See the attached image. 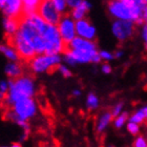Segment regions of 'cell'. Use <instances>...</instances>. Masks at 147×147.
Listing matches in <instances>:
<instances>
[{"label":"cell","instance_id":"obj_1","mask_svg":"<svg viewBox=\"0 0 147 147\" xmlns=\"http://www.w3.org/2000/svg\"><path fill=\"white\" fill-rule=\"evenodd\" d=\"M147 1L143 0H115L109 1L107 11L116 20L131 21L136 24L143 25V13Z\"/></svg>","mask_w":147,"mask_h":147},{"label":"cell","instance_id":"obj_2","mask_svg":"<svg viewBox=\"0 0 147 147\" xmlns=\"http://www.w3.org/2000/svg\"><path fill=\"white\" fill-rule=\"evenodd\" d=\"M9 90L3 98V104L11 108L16 102L23 98H33L36 92L35 82L32 77L22 76L16 80L9 79Z\"/></svg>","mask_w":147,"mask_h":147},{"label":"cell","instance_id":"obj_3","mask_svg":"<svg viewBox=\"0 0 147 147\" xmlns=\"http://www.w3.org/2000/svg\"><path fill=\"white\" fill-rule=\"evenodd\" d=\"M37 113V104L33 98H23L17 101L11 108H7L5 118L14 123L24 121L34 118Z\"/></svg>","mask_w":147,"mask_h":147},{"label":"cell","instance_id":"obj_4","mask_svg":"<svg viewBox=\"0 0 147 147\" xmlns=\"http://www.w3.org/2000/svg\"><path fill=\"white\" fill-rule=\"evenodd\" d=\"M43 39L45 43V55H60L66 51V44L64 43L61 35L59 33L58 26L49 25L43 34Z\"/></svg>","mask_w":147,"mask_h":147},{"label":"cell","instance_id":"obj_5","mask_svg":"<svg viewBox=\"0 0 147 147\" xmlns=\"http://www.w3.org/2000/svg\"><path fill=\"white\" fill-rule=\"evenodd\" d=\"M60 55H38L31 62L30 67L35 74H42L49 71H54L61 64Z\"/></svg>","mask_w":147,"mask_h":147},{"label":"cell","instance_id":"obj_6","mask_svg":"<svg viewBox=\"0 0 147 147\" xmlns=\"http://www.w3.org/2000/svg\"><path fill=\"white\" fill-rule=\"evenodd\" d=\"M9 45H12L17 51L20 58L28 62H31L33 59L37 56L35 49L33 46L23 38L19 32H17L14 36L9 37Z\"/></svg>","mask_w":147,"mask_h":147},{"label":"cell","instance_id":"obj_7","mask_svg":"<svg viewBox=\"0 0 147 147\" xmlns=\"http://www.w3.org/2000/svg\"><path fill=\"white\" fill-rule=\"evenodd\" d=\"M38 14L44 21L49 25H56L58 26L59 22L61 20L62 15L59 14L54 5V0H44L40 1L39 7H38Z\"/></svg>","mask_w":147,"mask_h":147},{"label":"cell","instance_id":"obj_8","mask_svg":"<svg viewBox=\"0 0 147 147\" xmlns=\"http://www.w3.org/2000/svg\"><path fill=\"white\" fill-rule=\"evenodd\" d=\"M58 30L66 46L77 37L76 21L68 14L62 16L61 20L58 24Z\"/></svg>","mask_w":147,"mask_h":147},{"label":"cell","instance_id":"obj_9","mask_svg":"<svg viewBox=\"0 0 147 147\" xmlns=\"http://www.w3.org/2000/svg\"><path fill=\"white\" fill-rule=\"evenodd\" d=\"M135 24L131 21L115 20L111 24V33L119 41L128 40L135 33Z\"/></svg>","mask_w":147,"mask_h":147},{"label":"cell","instance_id":"obj_10","mask_svg":"<svg viewBox=\"0 0 147 147\" xmlns=\"http://www.w3.org/2000/svg\"><path fill=\"white\" fill-rule=\"evenodd\" d=\"M0 7L5 18L19 19L22 16L23 1L21 0H1Z\"/></svg>","mask_w":147,"mask_h":147},{"label":"cell","instance_id":"obj_11","mask_svg":"<svg viewBox=\"0 0 147 147\" xmlns=\"http://www.w3.org/2000/svg\"><path fill=\"white\" fill-rule=\"evenodd\" d=\"M76 32L77 37L83 38L86 40L94 41L97 35V30L87 19H83L80 21H76Z\"/></svg>","mask_w":147,"mask_h":147},{"label":"cell","instance_id":"obj_12","mask_svg":"<svg viewBox=\"0 0 147 147\" xmlns=\"http://www.w3.org/2000/svg\"><path fill=\"white\" fill-rule=\"evenodd\" d=\"M66 49H74V51H81V52H97L98 47H97V43L90 40H86L80 37H76L75 39L71 41Z\"/></svg>","mask_w":147,"mask_h":147},{"label":"cell","instance_id":"obj_13","mask_svg":"<svg viewBox=\"0 0 147 147\" xmlns=\"http://www.w3.org/2000/svg\"><path fill=\"white\" fill-rule=\"evenodd\" d=\"M4 73L9 79L16 80L22 77V67L19 62H7L4 66Z\"/></svg>","mask_w":147,"mask_h":147},{"label":"cell","instance_id":"obj_14","mask_svg":"<svg viewBox=\"0 0 147 147\" xmlns=\"http://www.w3.org/2000/svg\"><path fill=\"white\" fill-rule=\"evenodd\" d=\"M92 9V3L88 2V1H83L79 7H77L75 9H71V17L75 20V21H80V20H83L85 19V16L87 14L89 9Z\"/></svg>","mask_w":147,"mask_h":147},{"label":"cell","instance_id":"obj_15","mask_svg":"<svg viewBox=\"0 0 147 147\" xmlns=\"http://www.w3.org/2000/svg\"><path fill=\"white\" fill-rule=\"evenodd\" d=\"M2 25L4 32L7 37H12L18 32L19 30V19L15 18H3Z\"/></svg>","mask_w":147,"mask_h":147},{"label":"cell","instance_id":"obj_16","mask_svg":"<svg viewBox=\"0 0 147 147\" xmlns=\"http://www.w3.org/2000/svg\"><path fill=\"white\" fill-rule=\"evenodd\" d=\"M0 51L9 62H18L21 59L17 51L9 44H2L0 46Z\"/></svg>","mask_w":147,"mask_h":147},{"label":"cell","instance_id":"obj_17","mask_svg":"<svg viewBox=\"0 0 147 147\" xmlns=\"http://www.w3.org/2000/svg\"><path fill=\"white\" fill-rule=\"evenodd\" d=\"M113 113H111V111H105V113H103L100 116V118L98 119V123H97V127H96V129H97V132L98 134H101V132H103L106 129V127H107L108 125H109V123L113 121Z\"/></svg>","mask_w":147,"mask_h":147},{"label":"cell","instance_id":"obj_18","mask_svg":"<svg viewBox=\"0 0 147 147\" xmlns=\"http://www.w3.org/2000/svg\"><path fill=\"white\" fill-rule=\"evenodd\" d=\"M39 4H40V1H38V0H24V1H23L22 15L28 16V15L34 14V13H37L38 12Z\"/></svg>","mask_w":147,"mask_h":147},{"label":"cell","instance_id":"obj_19","mask_svg":"<svg viewBox=\"0 0 147 147\" xmlns=\"http://www.w3.org/2000/svg\"><path fill=\"white\" fill-rule=\"evenodd\" d=\"M147 119V115L145 113L144 107H141L140 109H138L135 113H132L130 118H129V122L137 123V124H141L144 122V120Z\"/></svg>","mask_w":147,"mask_h":147},{"label":"cell","instance_id":"obj_20","mask_svg":"<svg viewBox=\"0 0 147 147\" xmlns=\"http://www.w3.org/2000/svg\"><path fill=\"white\" fill-rule=\"evenodd\" d=\"M99 106V98L95 92H89L86 99V107L89 110H95Z\"/></svg>","mask_w":147,"mask_h":147},{"label":"cell","instance_id":"obj_21","mask_svg":"<svg viewBox=\"0 0 147 147\" xmlns=\"http://www.w3.org/2000/svg\"><path fill=\"white\" fill-rule=\"evenodd\" d=\"M128 118H129L128 113H127V111H123L120 116L115 118V120H113V126H115L116 128H121V127L124 126V124H125L126 121L128 120Z\"/></svg>","mask_w":147,"mask_h":147},{"label":"cell","instance_id":"obj_22","mask_svg":"<svg viewBox=\"0 0 147 147\" xmlns=\"http://www.w3.org/2000/svg\"><path fill=\"white\" fill-rule=\"evenodd\" d=\"M54 5H55L56 9L58 11L59 14H61L62 16L66 15V9H67V1L65 0H54Z\"/></svg>","mask_w":147,"mask_h":147},{"label":"cell","instance_id":"obj_23","mask_svg":"<svg viewBox=\"0 0 147 147\" xmlns=\"http://www.w3.org/2000/svg\"><path fill=\"white\" fill-rule=\"evenodd\" d=\"M126 128H127V131L132 136H137L140 132V125L137 124V123L128 122L127 125H126Z\"/></svg>","mask_w":147,"mask_h":147},{"label":"cell","instance_id":"obj_24","mask_svg":"<svg viewBox=\"0 0 147 147\" xmlns=\"http://www.w3.org/2000/svg\"><path fill=\"white\" fill-rule=\"evenodd\" d=\"M9 90V81H1L0 82V96H1V99H3L7 95V92Z\"/></svg>","mask_w":147,"mask_h":147},{"label":"cell","instance_id":"obj_25","mask_svg":"<svg viewBox=\"0 0 147 147\" xmlns=\"http://www.w3.org/2000/svg\"><path fill=\"white\" fill-rule=\"evenodd\" d=\"M58 71H60V74H61L64 78H69V77L73 76V73L71 71V69H69V68H68L67 66H66V65H64V64L59 65Z\"/></svg>","mask_w":147,"mask_h":147},{"label":"cell","instance_id":"obj_26","mask_svg":"<svg viewBox=\"0 0 147 147\" xmlns=\"http://www.w3.org/2000/svg\"><path fill=\"white\" fill-rule=\"evenodd\" d=\"M134 147H147V140L143 136H138L134 141Z\"/></svg>","mask_w":147,"mask_h":147},{"label":"cell","instance_id":"obj_27","mask_svg":"<svg viewBox=\"0 0 147 147\" xmlns=\"http://www.w3.org/2000/svg\"><path fill=\"white\" fill-rule=\"evenodd\" d=\"M99 54H100L101 59L104 60V61H111L113 59H115L113 53H110V52H108V51H100Z\"/></svg>","mask_w":147,"mask_h":147},{"label":"cell","instance_id":"obj_28","mask_svg":"<svg viewBox=\"0 0 147 147\" xmlns=\"http://www.w3.org/2000/svg\"><path fill=\"white\" fill-rule=\"evenodd\" d=\"M122 109H123V103L122 102L117 103V104L113 107V109H111V113H113V118H117L118 116H120V115L123 113Z\"/></svg>","mask_w":147,"mask_h":147},{"label":"cell","instance_id":"obj_29","mask_svg":"<svg viewBox=\"0 0 147 147\" xmlns=\"http://www.w3.org/2000/svg\"><path fill=\"white\" fill-rule=\"evenodd\" d=\"M82 3V0H67V6L71 7V9H75L79 7Z\"/></svg>","mask_w":147,"mask_h":147},{"label":"cell","instance_id":"obj_30","mask_svg":"<svg viewBox=\"0 0 147 147\" xmlns=\"http://www.w3.org/2000/svg\"><path fill=\"white\" fill-rule=\"evenodd\" d=\"M141 35H142V39L144 41L145 47H146V49H147V23H144V24L142 25Z\"/></svg>","mask_w":147,"mask_h":147},{"label":"cell","instance_id":"obj_31","mask_svg":"<svg viewBox=\"0 0 147 147\" xmlns=\"http://www.w3.org/2000/svg\"><path fill=\"white\" fill-rule=\"evenodd\" d=\"M101 71L103 74H105V75H108V74L111 73V66L108 63H104L101 66Z\"/></svg>","mask_w":147,"mask_h":147},{"label":"cell","instance_id":"obj_32","mask_svg":"<svg viewBox=\"0 0 147 147\" xmlns=\"http://www.w3.org/2000/svg\"><path fill=\"white\" fill-rule=\"evenodd\" d=\"M113 56H115V58L116 59H119L123 56V52L121 51V49H118V51H116V52L113 53Z\"/></svg>","mask_w":147,"mask_h":147},{"label":"cell","instance_id":"obj_33","mask_svg":"<svg viewBox=\"0 0 147 147\" xmlns=\"http://www.w3.org/2000/svg\"><path fill=\"white\" fill-rule=\"evenodd\" d=\"M71 94H73V96H75V97H78V96L81 95V92H80L79 89H74L73 92H71Z\"/></svg>","mask_w":147,"mask_h":147},{"label":"cell","instance_id":"obj_34","mask_svg":"<svg viewBox=\"0 0 147 147\" xmlns=\"http://www.w3.org/2000/svg\"><path fill=\"white\" fill-rule=\"evenodd\" d=\"M11 147H22V146L20 143H13V144L11 145Z\"/></svg>","mask_w":147,"mask_h":147},{"label":"cell","instance_id":"obj_35","mask_svg":"<svg viewBox=\"0 0 147 147\" xmlns=\"http://www.w3.org/2000/svg\"><path fill=\"white\" fill-rule=\"evenodd\" d=\"M40 147H54L53 145H51V144H47V143H45V144H42Z\"/></svg>","mask_w":147,"mask_h":147},{"label":"cell","instance_id":"obj_36","mask_svg":"<svg viewBox=\"0 0 147 147\" xmlns=\"http://www.w3.org/2000/svg\"><path fill=\"white\" fill-rule=\"evenodd\" d=\"M107 147H113V145H109V146H107Z\"/></svg>","mask_w":147,"mask_h":147},{"label":"cell","instance_id":"obj_37","mask_svg":"<svg viewBox=\"0 0 147 147\" xmlns=\"http://www.w3.org/2000/svg\"><path fill=\"white\" fill-rule=\"evenodd\" d=\"M2 147H6V146H2Z\"/></svg>","mask_w":147,"mask_h":147}]
</instances>
